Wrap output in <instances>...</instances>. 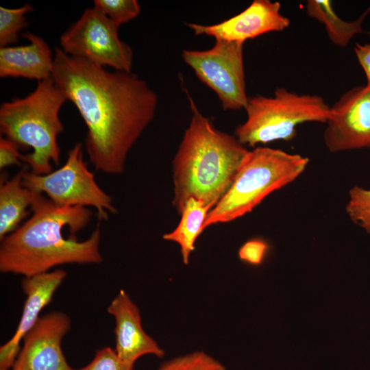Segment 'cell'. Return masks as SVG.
<instances>
[{
  "mask_svg": "<svg viewBox=\"0 0 370 370\" xmlns=\"http://www.w3.org/2000/svg\"><path fill=\"white\" fill-rule=\"evenodd\" d=\"M51 77L84 121L92 164L106 174L122 173L130 150L155 115L156 93L136 74L108 71L58 47Z\"/></svg>",
  "mask_w": 370,
  "mask_h": 370,
  "instance_id": "cell-1",
  "label": "cell"
},
{
  "mask_svg": "<svg viewBox=\"0 0 370 370\" xmlns=\"http://www.w3.org/2000/svg\"><path fill=\"white\" fill-rule=\"evenodd\" d=\"M31 210L32 216L1 241L2 273L27 278L61 264L102 262L99 226L84 241L75 236L91 219L88 208L58 205L41 194Z\"/></svg>",
  "mask_w": 370,
  "mask_h": 370,
  "instance_id": "cell-2",
  "label": "cell"
},
{
  "mask_svg": "<svg viewBox=\"0 0 370 370\" xmlns=\"http://www.w3.org/2000/svg\"><path fill=\"white\" fill-rule=\"evenodd\" d=\"M189 97L192 118L173 161V206L179 214L194 198L210 210L232 185L249 150L216 129Z\"/></svg>",
  "mask_w": 370,
  "mask_h": 370,
  "instance_id": "cell-3",
  "label": "cell"
},
{
  "mask_svg": "<svg viewBox=\"0 0 370 370\" xmlns=\"http://www.w3.org/2000/svg\"><path fill=\"white\" fill-rule=\"evenodd\" d=\"M67 100L52 77L38 82L23 98L3 102L0 107V132L19 148H32L21 161L37 175L52 171L58 164L60 149L58 136L64 131L59 113Z\"/></svg>",
  "mask_w": 370,
  "mask_h": 370,
  "instance_id": "cell-4",
  "label": "cell"
},
{
  "mask_svg": "<svg viewBox=\"0 0 370 370\" xmlns=\"http://www.w3.org/2000/svg\"><path fill=\"white\" fill-rule=\"evenodd\" d=\"M308 162L307 157L278 149L257 147L249 151L232 185L208 212L203 230L251 212L269 194L295 180Z\"/></svg>",
  "mask_w": 370,
  "mask_h": 370,
  "instance_id": "cell-5",
  "label": "cell"
},
{
  "mask_svg": "<svg viewBox=\"0 0 370 370\" xmlns=\"http://www.w3.org/2000/svg\"><path fill=\"white\" fill-rule=\"evenodd\" d=\"M245 110L247 119L236 128V138L252 147L291 140L299 124L326 123L330 115V107L321 96L299 95L283 87L278 88L273 97H249Z\"/></svg>",
  "mask_w": 370,
  "mask_h": 370,
  "instance_id": "cell-6",
  "label": "cell"
},
{
  "mask_svg": "<svg viewBox=\"0 0 370 370\" xmlns=\"http://www.w3.org/2000/svg\"><path fill=\"white\" fill-rule=\"evenodd\" d=\"M24 186L42 195L55 204L69 206H92L98 218L106 220L115 213L112 198L97 184L83 158V147L76 143L67 155L65 163L56 171L37 175L23 169Z\"/></svg>",
  "mask_w": 370,
  "mask_h": 370,
  "instance_id": "cell-7",
  "label": "cell"
},
{
  "mask_svg": "<svg viewBox=\"0 0 370 370\" xmlns=\"http://www.w3.org/2000/svg\"><path fill=\"white\" fill-rule=\"evenodd\" d=\"M119 27L95 8H87L61 36L60 49L71 56L130 73L134 53L120 39Z\"/></svg>",
  "mask_w": 370,
  "mask_h": 370,
  "instance_id": "cell-8",
  "label": "cell"
},
{
  "mask_svg": "<svg viewBox=\"0 0 370 370\" xmlns=\"http://www.w3.org/2000/svg\"><path fill=\"white\" fill-rule=\"evenodd\" d=\"M243 45L216 40L214 46L208 50L184 49L182 52L184 62L201 82L217 94L225 110L245 109L248 102Z\"/></svg>",
  "mask_w": 370,
  "mask_h": 370,
  "instance_id": "cell-9",
  "label": "cell"
},
{
  "mask_svg": "<svg viewBox=\"0 0 370 370\" xmlns=\"http://www.w3.org/2000/svg\"><path fill=\"white\" fill-rule=\"evenodd\" d=\"M326 123L323 141L329 151L370 147V86H358L341 95Z\"/></svg>",
  "mask_w": 370,
  "mask_h": 370,
  "instance_id": "cell-10",
  "label": "cell"
},
{
  "mask_svg": "<svg viewBox=\"0 0 370 370\" xmlns=\"http://www.w3.org/2000/svg\"><path fill=\"white\" fill-rule=\"evenodd\" d=\"M70 327V319L63 312L40 317L23 338L12 370H76L67 363L61 347Z\"/></svg>",
  "mask_w": 370,
  "mask_h": 370,
  "instance_id": "cell-11",
  "label": "cell"
},
{
  "mask_svg": "<svg viewBox=\"0 0 370 370\" xmlns=\"http://www.w3.org/2000/svg\"><path fill=\"white\" fill-rule=\"evenodd\" d=\"M281 4L270 0H254L245 10L221 23L213 25L188 23L196 35L216 40L244 43L271 32H280L290 25V19L280 12Z\"/></svg>",
  "mask_w": 370,
  "mask_h": 370,
  "instance_id": "cell-12",
  "label": "cell"
},
{
  "mask_svg": "<svg viewBox=\"0 0 370 370\" xmlns=\"http://www.w3.org/2000/svg\"><path fill=\"white\" fill-rule=\"evenodd\" d=\"M66 276L62 269L24 278L23 290L26 295L22 314L13 336L0 347V369L12 367L20 352V343L40 318V313Z\"/></svg>",
  "mask_w": 370,
  "mask_h": 370,
  "instance_id": "cell-13",
  "label": "cell"
},
{
  "mask_svg": "<svg viewBox=\"0 0 370 370\" xmlns=\"http://www.w3.org/2000/svg\"><path fill=\"white\" fill-rule=\"evenodd\" d=\"M107 311L115 319V351L121 360L134 365L147 354L163 357L164 351L144 330L139 308L124 290L114 297Z\"/></svg>",
  "mask_w": 370,
  "mask_h": 370,
  "instance_id": "cell-14",
  "label": "cell"
},
{
  "mask_svg": "<svg viewBox=\"0 0 370 370\" xmlns=\"http://www.w3.org/2000/svg\"><path fill=\"white\" fill-rule=\"evenodd\" d=\"M26 45L0 47V77L44 80L51 77L54 56L45 40L31 32L22 33Z\"/></svg>",
  "mask_w": 370,
  "mask_h": 370,
  "instance_id": "cell-15",
  "label": "cell"
},
{
  "mask_svg": "<svg viewBox=\"0 0 370 370\" xmlns=\"http://www.w3.org/2000/svg\"><path fill=\"white\" fill-rule=\"evenodd\" d=\"M41 195L23 184V171L11 178L3 177L0 185V240L19 227V223L28 214V208L33 206Z\"/></svg>",
  "mask_w": 370,
  "mask_h": 370,
  "instance_id": "cell-16",
  "label": "cell"
},
{
  "mask_svg": "<svg viewBox=\"0 0 370 370\" xmlns=\"http://www.w3.org/2000/svg\"><path fill=\"white\" fill-rule=\"evenodd\" d=\"M306 12L308 16L324 25L328 38L335 45L344 47L356 35L363 32L362 24L370 13V6L353 21L340 18L329 0H308Z\"/></svg>",
  "mask_w": 370,
  "mask_h": 370,
  "instance_id": "cell-17",
  "label": "cell"
},
{
  "mask_svg": "<svg viewBox=\"0 0 370 370\" xmlns=\"http://www.w3.org/2000/svg\"><path fill=\"white\" fill-rule=\"evenodd\" d=\"M210 209L203 202L190 198L180 213L181 220L175 229L163 235L166 241H173L180 246L184 264H188L191 253L195 250V243L203 232V225Z\"/></svg>",
  "mask_w": 370,
  "mask_h": 370,
  "instance_id": "cell-18",
  "label": "cell"
},
{
  "mask_svg": "<svg viewBox=\"0 0 370 370\" xmlns=\"http://www.w3.org/2000/svg\"><path fill=\"white\" fill-rule=\"evenodd\" d=\"M32 11L33 8L29 4L17 8L0 7L1 47H7L18 42L19 33L28 25L25 15Z\"/></svg>",
  "mask_w": 370,
  "mask_h": 370,
  "instance_id": "cell-19",
  "label": "cell"
},
{
  "mask_svg": "<svg viewBox=\"0 0 370 370\" xmlns=\"http://www.w3.org/2000/svg\"><path fill=\"white\" fill-rule=\"evenodd\" d=\"M156 370H226L219 360L202 351L193 352L164 362Z\"/></svg>",
  "mask_w": 370,
  "mask_h": 370,
  "instance_id": "cell-20",
  "label": "cell"
},
{
  "mask_svg": "<svg viewBox=\"0 0 370 370\" xmlns=\"http://www.w3.org/2000/svg\"><path fill=\"white\" fill-rule=\"evenodd\" d=\"M345 210L352 222L370 234V189L354 186L349 190Z\"/></svg>",
  "mask_w": 370,
  "mask_h": 370,
  "instance_id": "cell-21",
  "label": "cell"
},
{
  "mask_svg": "<svg viewBox=\"0 0 370 370\" xmlns=\"http://www.w3.org/2000/svg\"><path fill=\"white\" fill-rule=\"evenodd\" d=\"M93 8L119 27L136 18L140 12V6L136 0H95Z\"/></svg>",
  "mask_w": 370,
  "mask_h": 370,
  "instance_id": "cell-22",
  "label": "cell"
},
{
  "mask_svg": "<svg viewBox=\"0 0 370 370\" xmlns=\"http://www.w3.org/2000/svg\"><path fill=\"white\" fill-rule=\"evenodd\" d=\"M134 366L121 360L115 349L106 347L97 350L92 361L78 370H134Z\"/></svg>",
  "mask_w": 370,
  "mask_h": 370,
  "instance_id": "cell-23",
  "label": "cell"
},
{
  "mask_svg": "<svg viewBox=\"0 0 370 370\" xmlns=\"http://www.w3.org/2000/svg\"><path fill=\"white\" fill-rule=\"evenodd\" d=\"M269 250V245L262 239L255 238L247 241L238 251L239 258L249 264H260Z\"/></svg>",
  "mask_w": 370,
  "mask_h": 370,
  "instance_id": "cell-24",
  "label": "cell"
},
{
  "mask_svg": "<svg viewBox=\"0 0 370 370\" xmlns=\"http://www.w3.org/2000/svg\"><path fill=\"white\" fill-rule=\"evenodd\" d=\"M19 147L5 137L0 138V168L20 164L22 154L19 152Z\"/></svg>",
  "mask_w": 370,
  "mask_h": 370,
  "instance_id": "cell-25",
  "label": "cell"
},
{
  "mask_svg": "<svg viewBox=\"0 0 370 370\" xmlns=\"http://www.w3.org/2000/svg\"><path fill=\"white\" fill-rule=\"evenodd\" d=\"M354 52L365 72L367 79L366 85L370 86V44L356 43L354 47Z\"/></svg>",
  "mask_w": 370,
  "mask_h": 370,
  "instance_id": "cell-26",
  "label": "cell"
},
{
  "mask_svg": "<svg viewBox=\"0 0 370 370\" xmlns=\"http://www.w3.org/2000/svg\"><path fill=\"white\" fill-rule=\"evenodd\" d=\"M0 370H10V369H0Z\"/></svg>",
  "mask_w": 370,
  "mask_h": 370,
  "instance_id": "cell-27",
  "label": "cell"
}]
</instances>
